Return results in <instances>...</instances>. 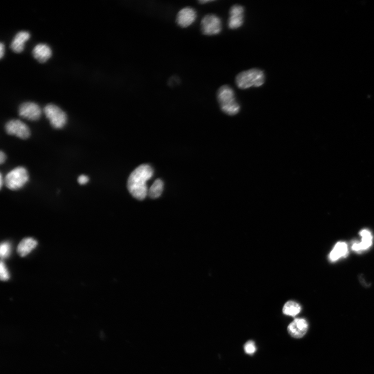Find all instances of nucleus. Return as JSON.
Segmentation results:
<instances>
[{
	"instance_id": "obj_4",
	"label": "nucleus",
	"mask_w": 374,
	"mask_h": 374,
	"mask_svg": "<svg viewBox=\"0 0 374 374\" xmlns=\"http://www.w3.org/2000/svg\"><path fill=\"white\" fill-rule=\"evenodd\" d=\"M29 180L28 171L25 168L19 167L7 173L4 181L7 188L17 190L23 188Z\"/></svg>"
},
{
	"instance_id": "obj_24",
	"label": "nucleus",
	"mask_w": 374,
	"mask_h": 374,
	"mask_svg": "<svg viewBox=\"0 0 374 374\" xmlns=\"http://www.w3.org/2000/svg\"><path fill=\"white\" fill-rule=\"evenodd\" d=\"M6 158L5 154L1 151V153H0V163L3 164L5 162Z\"/></svg>"
},
{
	"instance_id": "obj_26",
	"label": "nucleus",
	"mask_w": 374,
	"mask_h": 374,
	"mask_svg": "<svg viewBox=\"0 0 374 374\" xmlns=\"http://www.w3.org/2000/svg\"><path fill=\"white\" fill-rule=\"evenodd\" d=\"M3 185V177L2 174H0V187H1V189Z\"/></svg>"
},
{
	"instance_id": "obj_13",
	"label": "nucleus",
	"mask_w": 374,
	"mask_h": 374,
	"mask_svg": "<svg viewBox=\"0 0 374 374\" xmlns=\"http://www.w3.org/2000/svg\"><path fill=\"white\" fill-rule=\"evenodd\" d=\"M30 37L29 32L21 31L16 33L10 44V48L16 53L22 52L25 48V43Z\"/></svg>"
},
{
	"instance_id": "obj_20",
	"label": "nucleus",
	"mask_w": 374,
	"mask_h": 374,
	"mask_svg": "<svg viewBox=\"0 0 374 374\" xmlns=\"http://www.w3.org/2000/svg\"><path fill=\"white\" fill-rule=\"evenodd\" d=\"M245 352L249 354H252L257 350L256 346L253 341H249L246 343L244 345Z\"/></svg>"
},
{
	"instance_id": "obj_16",
	"label": "nucleus",
	"mask_w": 374,
	"mask_h": 374,
	"mask_svg": "<svg viewBox=\"0 0 374 374\" xmlns=\"http://www.w3.org/2000/svg\"><path fill=\"white\" fill-rule=\"evenodd\" d=\"M348 253V246L345 242L337 243L330 254V259L335 261L340 258L345 256Z\"/></svg>"
},
{
	"instance_id": "obj_5",
	"label": "nucleus",
	"mask_w": 374,
	"mask_h": 374,
	"mask_svg": "<svg viewBox=\"0 0 374 374\" xmlns=\"http://www.w3.org/2000/svg\"><path fill=\"white\" fill-rule=\"evenodd\" d=\"M43 112L53 128L61 129L66 125L67 115L58 106L49 104L44 108Z\"/></svg>"
},
{
	"instance_id": "obj_15",
	"label": "nucleus",
	"mask_w": 374,
	"mask_h": 374,
	"mask_svg": "<svg viewBox=\"0 0 374 374\" xmlns=\"http://www.w3.org/2000/svg\"><path fill=\"white\" fill-rule=\"evenodd\" d=\"M37 242L32 238H26L23 240L18 246L17 251L22 257L29 254L36 246Z\"/></svg>"
},
{
	"instance_id": "obj_14",
	"label": "nucleus",
	"mask_w": 374,
	"mask_h": 374,
	"mask_svg": "<svg viewBox=\"0 0 374 374\" xmlns=\"http://www.w3.org/2000/svg\"><path fill=\"white\" fill-rule=\"evenodd\" d=\"M362 236V241L353 244L352 249L354 251H361L368 249L372 244L373 236L368 230H363L360 232Z\"/></svg>"
},
{
	"instance_id": "obj_2",
	"label": "nucleus",
	"mask_w": 374,
	"mask_h": 374,
	"mask_svg": "<svg viewBox=\"0 0 374 374\" xmlns=\"http://www.w3.org/2000/svg\"><path fill=\"white\" fill-rule=\"evenodd\" d=\"M217 98L222 111L229 115H234L240 111V106L237 102L234 90L230 86L224 85L218 89Z\"/></svg>"
},
{
	"instance_id": "obj_3",
	"label": "nucleus",
	"mask_w": 374,
	"mask_h": 374,
	"mask_svg": "<svg viewBox=\"0 0 374 374\" xmlns=\"http://www.w3.org/2000/svg\"><path fill=\"white\" fill-rule=\"evenodd\" d=\"M265 80V74L263 70L259 68H252L239 73L236 76L235 84L239 88L247 89L262 86Z\"/></svg>"
},
{
	"instance_id": "obj_12",
	"label": "nucleus",
	"mask_w": 374,
	"mask_h": 374,
	"mask_svg": "<svg viewBox=\"0 0 374 374\" xmlns=\"http://www.w3.org/2000/svg\"><path fill=\"white\" fill-rule=\"evenodd\" d=\"M33 58L40 63L47 62L52 57V52L48 45L39 43L32 50Z\"/></svg>"
},
{
	"instance_id": "obj_19",
	"label": "nucleus",
	"mask_w": 374,
	"mask_h": 374,
	"mask_svg": "<svg viewBox=\"0 0 374 374\" xmlns=\"http://www.w3.org/2000/svg\"><path fill=\"white\" fill-rule=\"evenodd\" d=\"M11 253V246L7 242H4L1 245L0 248V254L2 259H5L9 257Z\"/></svg>"
},
{
	"instance_id": "obj_1",
	"label": "nucleus",
	"mask_w": 374,
	"mask_h": 374,
	"mask_svg": "<svg viewBox=\"0 0 374 374\" xmlns=\"http://www.w3.org/2000/svg\"><path fill=\"white\" fill-rule=\"evenodd\" d=\"M153 175V170L148 164H143L133 171L127 181V188L136 199L144 200L148 194L147 182Z\"/></svg>"
},
{
	"instance_id": "obj_8",
	"label": "nucleus",
	"mask_w": 374,
	"mask_h": 374,
	"mask_svg": "<svg viewBox=\"0 0 374 374\" xmlns=\"http://www.w3.org/2000/svg\"><path fill=\"white\" fill-rule=\"evenodd\" d=\"M18 114L23 118L30 121H37L41 116L42 111L40 106L33 102L22 104L18 109Z\"/></svg>"
},
{
	"instance_id": "obj_6",
	"label": "nucleus",
	"mask_w": 374,
	"mask_h": 374,
	"mask_svg": "<svg viewBox=\"0 0 374 374\" xmlns=\"http://www.w3.org/2000/svg\"><path fill=\"white\" fill-rule=\"evenodd\" d=\"M222 30V23L220 17L215 14L205 15L201 22V31L205 35L220 34Z\"/></svg>"
},
{
	"instance_id": "obj_9",
	"label": "nucleus",
	"mask_w": 374,
	"mask_h": 374,
	"mask_svg": "<svg viewBox=\"0 0 374 374\" xmlns=\"http://www.w3.org/2000/svg\"><path fill=\"white\" fill-rule=\"evenodd\" d=\"M245 10L243 6L238 4L233 5L230 9L228 27L231 30L238 29L244 22Z\"/></svg>"
},
{
	"instance_id": "obj_25",
	"label": "nucleus",
	"mask_w": 374,
	"mask_h": 374,
	"mask_svg": "<svg viewBox=\"0 0 374 374\" xmlns=\"http://www.w3.org/2000/svg\"><path fill=\"white\" fill-rule=\"evenodd\" d=\"M214 1H211V0H208V1H207V0H206V1H205V0H204V1H199V3L200 4H206L207 3H211V2H213Z\"/></svg>"
},
{
	"instance_id": "obj_18",
	"label": "nucleus",
	"mask_w": 374,
	"mask_h": 374,
	"mask_svg": "<svg viewBox=\"0 0 374 374\" xmlns=\"http://www.w3.org/2000/svg\"><path fill=\"white\" fill-rule=\"evenodd\" d=\"M163 181L160 179H157L154 182L148 191L149 196L152 199L159 198L163 193Z\"/></svg>"
},
{
	"instance_id": "obj_23",
	"label": "nucleus",
	"mask_w": 374,
	"mask_h": 374,
	"mask_svg": "<svg viewBox=\"0 0 374 374\" xmlns=\"http://www.w3.org/2000/svg\"><path fill=\"white\" fill-rule=\"evenodd\" d=\"M4 53V47L3 43L0 44V58H2Z\"/></svg>"
},
{
	"instance_id": "obj_21",
	"label": "nucleus",
	"mask_w": 374,
	"mask_h": 374,
	"mask_svg": "<svg viewBox=\"0 0 374 374\" xmlns=\"http://www.w3.org/2000/svg\"><path fill=\"white\" fill-rule=\"evenodd\" d=\"M0 276H1V279L2 281H6L10 278L9 273L3 261H1V264H0Z\"/></svg>"
},
{
	"instance_id": "obj_22",
	"label": "nucleus",
	"mask_w": 374,
	"mask_h": 374,
	"mask_svg": "<svg viewBox=\"0 0 374 374\" xmlns=\"http://www.w3.org/2000/svg\"><path fill=\"white\" fill-rule=\"evenodd\" d=\"M88 181L89 178L85 175H82L80 176L78 179L79 184L81 185H86Z\"/></svg>"
},
{
	"instance_id": "obj_7",
	"label": "nucleus",
	"mask_w": 374,
	"mask_h": 374,
	"mask_svg": "<svg viewBox=\"0 0 374 374\" xmlns=\"http://www.w3.org/2000/svg\"><path fill=\"white\" fill-rule=\"evenodd\" d=\"M5 129L8 135L16 136L22 140L29 139L31 134L29 127L20 120L9 121L6 124Z\"/></svg>"
},
{
	"instance_id": "obj_10",
	"label": "nucleus",
	"mask_w": 374,
	"mask_h": 374,
	"mask_svg": "<svg viewBox=\"0 0 374 374\" xmlns=\"http://www.w3.org/2000/svg\"><path fill=\"white\" fill-rule=\"evenodd\" d=\"M197 18V13L191 7H186L180 10L176 16L177 25L182 29H186L193 25Z\"/></svg>"
},
{
	"instance_id": "obj_11",
	"label": "nucleus",
	"mask_w": 374,
	"mask_h": 374,
	"mask_svg": "<svg viewBox=\"0 0 374 374\" xmlns=\"http://www.w3.org/2000/svg\"><path fill=\"white\" fill-rule=\"evenodd\" d=\"M308 329V322L304 318H296L288 326L289 335L295 339H300L307 333Z\"/></svg>"
},
{
	"instance_id": "obj_17",
	"label": "nucleus",
	"mask_w": 374,
	"mask_h": 374,
	"mask_svg": "<svg viewBox=\"0 0 374 374\" xmlns=\"http://www.w3.org/2000/svg\"><path fill=\"white\" fill-rule=\"evenodd\" d=\"M302 310L299 304L294 301H288L283 308V313L285 315L295 316L298 315Z\"/></svg>"
}]
</instances>
